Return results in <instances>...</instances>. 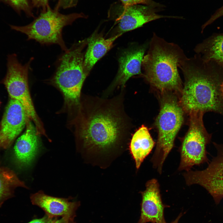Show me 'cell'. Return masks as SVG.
Listing matches in <instances>:
<instances>
[{"label":"cell","mask_w":223,"mask_h":223,"mask_svg":"<svg viewBox=\"0 0 223 223\" xmlns=\"http://www.w3.org/2000/svg\"><path fill=\"white\" fill-rule=\"evenodd\" d=\"M121 97H91L81 101L74 121L79 148L88 152L105 153L120 145L131 126Z\"/></svg>","instance_id":"obj_1"},{"label":"cell","mask_w":223,"mask_h":223,"mask_svg":"<svg viewBox=\"0 0 223 223\" xmlns=\"http://www.w3.org/2000/svg\"><path fill=\"white\" fill-rule=\"evenodd\" d=\"M185 78L179 103L188 113L213 112L223 116L221 90L223 69L216 63L204 60L196 54L187 58L179 66Z\"/></svg>","instance_id":"obj_2"},{"label":"cell","mask_w":223,"mask_h":223,"mask_svg":"<svg viewBox=\"0 0 223 223\" xmlns=\"http://www.w3.org/2000/svg\"><path fill=\"white\" fill-rule=\"evenodd\" d=\"M144 56L143 76L152 87L161 92H181L182 81L178 68L187 57L178 45L168 42L154 33Z\"/></svg>","instance_id":"obj_3"},{"label":"cell","mask_w":223,"mask_h":223,"mask_svg":"<svg viewBox=\"0 0 223 223\" xmlns=\"http://www.w3.org/2000/svg\"><path fill=\"white\" fill-rule=\"evenodd\" d=\"M87 39L75 43L60 57L50 82L62 92L64 105L70 112L77 111L81 103V93L87 77L83 70V50Z\"/></svg>","instance_id":"obj_4"},{"label":"cell","mask_w":223,"mask_h":223,"mask_svg":"<svg viewBox=\"0 0 223 223\" xmlns=\"http://www.w3.org/2000/svg\"><path fill=\"white\" fill-rule=\"evenodd\" d=\"M160 109L155 124L158 135L151 159L153 167L160 174L165 160L173 149L175 138L183 120V110L174 92H161Z\"/></svg>","instance_id":"obj_5"},{"label":"cell","mask_w":223,"mask_h":223,"mask_svg":"<svg viewBox=\"0 0 223 223\" xmlns=\"http://www.w3.org/2000/svg\"><path fill=\"white\" fill-rule=\"evenodd\" d=\"M58 3L53 10L48 6L37 18L29 24L22 26L11 25L12 29L26 35L28 40H34L42 45H58L66 52L68 48L63 39L62 30L76 19L85 18L82 13L63 15L59 11Z\"/></svg>","instance_id":"obj_6"},{"label":"cell","mask_w":223,"mask_h":223,"mask_svg":"<svg viewBox=\"0 0 223 223\" xmlns=\"http://www.w3.org/2000/svg\"><path fill=\"white\" fill-rule=\"evenodd\" d=\"M33 58L24 65L18 61L15 54L8 57L7 71L3 80L11 99L19 101L23 106L27 115L33 122L39 135L46 136L43 124L33 106L28 88V76Z\"/></svg>","instance_id":"obj_7"},{"label":"cell","mask_w":223,"mask_h":223,"mask_svg":"<svg viewBox=\"0 0 223 223\" xmlns=\"http://www.w3.org/2000/svg\"><path fill=\"white\" fill-rule=\"evenodd\" d=\"M204 114L200 112L189 114V128L179 148V171H189L194 165L208 161L206 147L211 141L212 134L208 132L204 125Z\"/></svg>","instance_id":"obj_8"},{"label":"cell","mask_w":223,"mask_h":223,"mask_svg":"<svg viewBox=\"0 0 223 223\" xmlns=\"http://www.w3.org/2000/svg\"><path fill=\"white\" fill-rule=\"evenodd\" d=\"M213 143L217 155L208 167L203 170L186 171L183 176L187 185L196 184L202 186L218 204L223 198V144Z\"/></svg>","instance_id":"obj_9"},{"label":"cell","mask_w":223,"mask_h":223,"mask_svg":"<svg viewBox=\"0 0 223 223\" xmlns=\"http://www.w3.org/2000/svg\"><path fill=\"white\" fill-rule=\"evenodd\" d=\"M115 11L118 25L116 35L140 27L151 21L161 18L181 19V17L160 15L156 13L157 10L153 7L137 4L119 6Z\"/></svg>","instance_id":"obj_10"},{"label":"cell","mask_w":223,"mask_h":223,"mask_svg":"<svg viewBox=\"0 0 223 223\" xmlns=\"http://www.w3.org/2000/svg\"><path fill=\"white\" fill-rule=\"evenodd\" d=\"M28 118L20 102L11 98L1 124L0 147L7 148L11 144L26 126Z\"/></svg>","instance_id":"obj_11"},{"label":"cell","mask_w":223,"mask_h":223,"mask_svg":"<svg viewBox=\"0 0 223 223\" xmlns=\"http://www.w3.org/2000/svg\"><path fill=\"white\" fill-rule=\"evenodd\" d=\"M146 187L141 192V215L138 223H166L164 215L166 206L162 202L158 181L154 178L148 181Z\"/></svg>","instance_id":"obj_12"},{"label":"cell","mask_w":223,"mask_h":223,"mask_svg":"<svg viewBox=\"0 0 223 223\" xmlns=\"http://www.w3.org/2000/svg\"><path fill=\"white\" fill-rule=\"evenodd\" d=\"M147 47V44H145L126 50L122 54L119 59L117 73L109 90L117 87L123 88L130 78L134 75L142 74V62Z\"/></svg>","instance_id":"obj_13"},{"label":"cell","mask_w":223,"mask_h":223,"mask_svg":"<svg viewBox=\"0 0 223 223\" xmlns=\"http://www.w3.org/2000/svg\"><path fill=\"white\" fill-rule=\"evenodd\" d=\"M28 118L25 132L17 140L14 149L17 161L20 166H29L39 149L40 142L36 127Z\"/></svg>","instance_id":"obj_14"},{"label":"cell","mask_w":223,"mask_h":223,"mask_svg":"<svg viewBox=\"0 0 223 223\" xmlns=\"http://www.w3.org/2000/svg\"><path fill=\"white\" fill-rule=\"evenodd\" d=\"M32 203L44 210L50 216H63L69 217L78 206L77 202L68 199L51 196L40 190L30 196Z\"/></svg>","instance_id":"obj_15"},{"label":"cell","mask_w":223,"mask_h":223,"mask_svg":"<svg viewBox=\"0 0 223 223\" xmlns=\"http://www.w3.org/2000/svg\"><path fill=\"white\" fill-rule=\"evenodd\" d=\"M122 34L106 39L102 34L95 32L87 38L88 47L83 63L84 71L87 76L96 63L112 48L114 41Z\"/></svg>","instance_id":"obj_16"},{"label":"cell","mask_w":223,"mask_h":223,"mask_svg":"<svg viewBox=\"0 0 223 223\" xmlns=\"http://www.w3.org/2000/svg\"><path fill=\"white\" fill-rule=\"evenodd\" d=\"M155 145L147 128L142 125L133 134L129 149L138 169L146 157L150 153Z\"/></svg>","instance_id":"obj_17"},{"label":"cell","mask_w":223,"mask_h":223,"mask_svg":"<svg viewBox=\"0 0 223 223\" xmlns=\"http://www.w3.org/2000/svg\"><path fill=\"white\" fill-rule=\"evenodd\" d=\"M194 50L204 60L215 62L223 69V33L212 35L197 45Z\"/></svg>","instance_id":"obj_18"},{"label":"cell","mask_w":223,"mask_h":223,"mask_svg":"<svg viewBox=\"0 0 223 223\" xmlns=\"http://www.w3.org/2000/svg\"><path fill=\"white\" fill-rule=\"evenodd\" d=\"M18 187L28 188L13 171L0 166V207L12 195L14 190Z\"/></svg>","instance_id":"obj_19"},{"label":"cell","mask_w":223,"mask_h":223,"mask_svg":"<svg viewBox=\"0 0 223 223\" xmlns=\"http://www.w3.org/2000/svg\"><path fill=\"white\" fill-rule=\"evenodd\" d=\"M124 6H130L142 4L151 6L154 7H163L159 3L152 0H120Z\"/></svg>","instance_id":"obj_20"},{"label":"cell","mask_w":223,"mask_h":223,"mask_svg":"<svg viewBox=\"0 0 223 223\" xmlns=\"http://www.w3.org/2000/svg\"><path fill=\"white\" fill-rule=\"evenodd\" d=\"M223 16V5L218 9L213 15H212L202 26V32H203L204 28L207 26L213 23L214 21L219 18Z\"/></svg>","instance_id":"obj_21"},{"label":"cell","mask_w":223,"mask_h":223,"mask_svg":"<svg viewBox=\"0 0 223 223\" xmlns=\"http://www.w3.org/2000/svg\"><path fill=\"white\" fill-rule=\"evenodd\" d=\"M11 2L15 7L29 12V7L27 0H7Z\"/></svg>","instance_id":"obj_22"},{"label":"cell","mask_w":223,"mask_h":223,"mask_svg":"<svg viewBox=\"0 0 223 223\" xmlns=\"http://www.w3.org/2000/svg\"><path fill=\"white\" fill-rule=\"evenodd\" d=\"M77 0H59L60 6L63 8L72 7L76 5Z\"/></svg>","instance_id":"obj_23"},{"label":"cell","mask_w":223,"mask_h":223,"mask_svg":"<svg viewBox=\"0 0 223 223\" xmlns=\"http://www.w3.org/2000/svg\"><path fill=\"white\" fill-rule=\"evenodd\" d=\"M48 0H32L34 5L37 7H42L45 10L48 6Z\"/></svg>","instance_id":"obj_24"},{"label":"cell","mask_w":223,"mask_h":223,"mask_svg":"<svg viewBox=\"0 0 223 223\" xmlns=\"http://www.w3.org/2000/svg\"><path fill=\"white\" fill-rule=\"evenodd\" d=\"M50 219V217L45 216L41 219L34 220L28 223H48Z\"/></svg>","instance_id":"obj_25"},{"label":"cell","mask_w":223,"mask_h":223,"mask_svg":"<svg viewBox=\"0 0 223 223\" xmlns=\"http://www.w3.org/2000/svg\"><path fill=\"white\" fill-rule=\"evenodd\" d=\"M67 217H63L62 218L58 220L50 219L48 223H68V218Z\"/></svg>","instance_id":"obj_26"},{"label":"cell","mask_w":223,"mask_h":223,"mask_svg":"<svg viewBox=\"0 0 223 223\" xmlns=\"http://www.w3.org/2000/svg\"><path fill=\"white\" fill-rule=\"evenodd\" d=\"M182 216V213H180L176 219L171 223H178L180 217Z\"/></svg>","instance_id":"obj_27"},{"label":"cell","mask_w":223,"mask_h":223,"mask_svg":"<svg viewBox=\"0 0 223 223\" xmlns=\"http://www.w3.org/2000/svg\"><path fill=\"white\" fill-rule=\"evenodd\" d=\"M221 90L223 97V81L222 82L221 85Z\"/></svg>","instance_id":"obj_28"}]
</instances>
